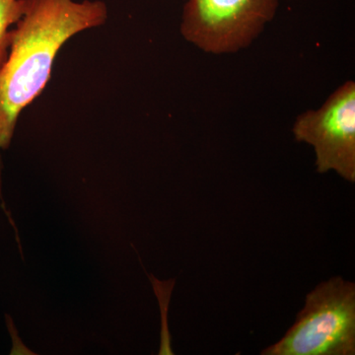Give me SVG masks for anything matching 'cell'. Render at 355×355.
<instances>
[{"instance_id":"obj_1","label":"cell","mask_w":355,"mask_h":355,"mask_svg":"<svg viewBox=\"0 0 355 355\" xmlns=\"http://www.w3.org/2000/svg\"><path fill=\"white\" fill-rule=\"evenodd\" d=\"M102 0H24V11L11 30L6 62L0 69V202L18 231L2 197V151L12 141L20 114L43 93L60 49L79 33L108 19Z\"/></svg>"},{"instance_id":"obj_2","label":"cell","mask_w":355,"mask_h":355,"mask_svg":"<svg viewBox=\"0 0 355 355\" xmlns=\"http://www.w3.org/2000/svg\"><path fill=\"white\" fill-rule=\"evenodd\" d=\"M261 354L354 355V282L336 277L320 284L284 338Z\"/></svg>"},{"instance_id":"obj_3","label":"cell","mask_w":355,"mask_h":355,"mask_svg":"<svg viewBox=\"0 0 355 355\" xmlns=\"http://www.w3.org/2000/svg\"><path fill=\"white\" fill-rule=\"evenodd\" d=\"M279 0H187L180 32L210 55L247 49L275 18Z\"/></svg>"},{"instance_id":"obj_4","label":"cell","mask_w":355,"mask_h":355,"mask_svg":"<svg viewBox=\"0 0 355 355\" xmlns=\"http://www.w3.org/2000/svg\"><path fill=\"white\" fill-rule=\"evenodd\" d=\"M294 137L314 148L318 173L336 172L355 182V83L336 88L319 109L299 114Z\"/></svg>"},{"instance_id":"obj_5","label":"cell","mask_w":355,"mask_h":355,"mask_svg":"<svg viewBox=\"0 0 355 355\" xmlns=\"http://www.w3.org/2000/svg\"><path fill=\"white\" fill-rule=\"evenodd\" d=\"M24 11V0H0V69L6 62L11 44V30Z\"/></svg>"},{"instance_id":"obj_6","label":"cell","mask_w":355,"mask_h":355,"mask_svg":"<svg viewBox=\"0 0 355 355\" xmlns=\"http://www.w3.org/2000/svg\"><path fill=\"white\" fill-rule=\"evenodd\" d=\"M151 279V284H153L154 291L157 295L159 304H160L161 315H162V331H161V347L159 350V354H173L171 349V338H170L169 331L167 328V314L168 306H169L170 297L173 286H174L175 280L171 282H161L156 279L153 275H148Z\"/></svg>"}]
</instances>
